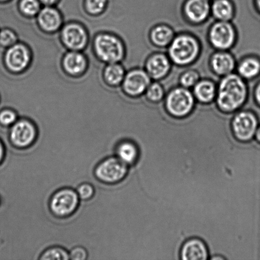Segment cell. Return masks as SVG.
<instances>
[{
    "instance_id": "obj_13",
    "label": "cell",
    "mask_w": 260,
    "mask_h": 260,
    "mask_svg": "<svg viewBox=\"0 0 260 260\" xmlns=\"http://www.w3.org/2000/svg\"><path fill=\"white\" fill-rule=\"evenodd\" d=\"M172 61L168 55L162 52L153 53L145 63V70L150 78L155 81L167 77L172 70Z\"/></svg>"
},
{
    "instance_id": "obj_41",
    "label": "cell",
    "mask_w": 260,
    "mask_h": 260,
    "mask_svg": "<svg viewBox=\"0 0 260 260\" xmlns=\"http://www.w3.org/2000/svg\"><path fill=\"white\" fill-rule=\"evenodd\" d=\"M209 1H210V0H209ZM213 1H214V0H213Z\"/></svg>"
},
{
    "instance_id": "obj_5",
    "label": "cell",
    "mask_w": 260,
    "mask_h": 260,
    "mask_svg": "<svg viewBox=\"0 0 260 260\" xmlns=\"http://www.w3.org/2000/svg\"><path fill=\"white\" fill-rule=\"evenodd\" d=\"M259 124L258 114L246 109L234 113L231 126L237 139L241 142H249L254 139Z\"/></svg>"
},
{
    "instance_id": "obj_24",
    "label": "cell",
    "mask_w": 260,
    "mask_h": 260,
    "mask_svg": "<svg viewBox=\"0 0 260 260\" xmlns=\"http://www.w3.org/2000/svg\"><path fill=\"white\" fill-rule=\"evenodd\" d=\"M234 13V6L230 0H214L211 6V14L219 21H231Z\"/></svg>"
},
{
    "instance_id": "obj_22",
    "label": "cell",
    "mask_w": 260,
    "mask_h": 260,
    "mask_svg": "<svg viewBox=\"0 0 260 260\" xmlns=\"http://www.w3.org/2000/svg\"><path fill=\"white\" fill-rule=\"evenodd\" d=\"M117 157L128 167H132L139 159V148L134 142L129 140H123L116 149Z\"/></svg>"
},
{
    "instance_id": "obj_4",
    "label": "cell",
    "mask_w": 260,
    "mask_h": 260,
    "mask_svg": "<svg viewBox=\"0 0 260 260\" xmlns=\"http://www.w3.org/2000/svg\"><path fill=\"white\" fill-rule=\"evenodd\" d=\"M196 101L192 91L180 86L172 88L168 92L163 104L171 116L182 119L192 113L196 106Z\"/></svg>"
},
{
    "instance_id": "obj_26",
    "label": "cell",
    "mask_w": 260,
    "mask_h": 260,
    "mask_svg": "<svg viewBox=\"0 0 260 260\" xmlns=\"http://www.w3.org/2000/svg\"><path fill=\"white\" fill-rule=\"evenodd\" d=\"M19 9L20 13L25 17H37L42 9V4L39 0H20Z\"/></svg>"
},
{
    "instance_id": "obj_35",
    "label": "cell",
    "mask_w": 260,
    "mask_h": 260,
    "mask_svg": "<svg viewBox=\"0 0 260 260\" xmlns=\"http://www.w3.org/2000/svg\"><path fill=\"white\" fill-rule=\"evenodd\" d=\"M39 1L45 6H53L58 0H39Z\"/></svg>"
},
{
    "instance_id": "obj_23",
    "label": "cell",
    "mask_w": 260,
    "mask_h": 260,
    "mask_svg": "<svg viewBox=\"0 0 260 260\" xmlns=\"http://www.w3.org/2000/svg\"><path fill=\"white\" fill-rule=\"evenodd\" d=\"M125 75V69L120 62L108 63L103 72L104 81L113 87L121 85Z\"/></svg>"
},
{
    "instance_id": "obj_18",
    "label": "cell",
    "mask_w": 260,
    "mask_h": 260,
    "mask_svg": "<svg viewBox=\"0 0 260 260\" xmlns=\"http://www.w3.org/2000/svg\"><path fill=\"white\" fill-rule=\"evenodd\" d=\"M88 61L81 51L70 50L63 56L62 66L63 71L68 75L78 76L85 72Z\"/></svg>"
},
{
    "instance_id": "obj_2",
    "label": "cell",
    "mask_w": 260,
    "mask_h": 260,
    "mask_svg": "<svg viewBox=\"0 0 260 260\" xmlns=\"http://www.w3.org/2000/svg\"><path fill=\"white\" fill-rule=\"evenodd\" d=\"M201 45L197 38L187 33L175 36L168 47V56L173 63L178 67L192 64L198 59Z\"/></svg>"
},
{
    "instance_id": "obj_28",
    "label": "cell",
    "mask_w": 260,
    "mask_h": 260,
    "mask_svg": "<svg viewBox=\"0 0 260 260\" xmlns=\"http://www.w3.org/2000/svg\"><path fill=\"white\" fill-rule=\"evenodd\" d=\"M19 37L14 30L9 27L0 29V47L8 48L18 42Z\"/></svg>"
},
{
    "instance_id": "obj_25",
    "label": "cell",
    "mask_w": 260,
    "mask_h": 260,
    "mask_svg": "<svg viewBox=\"0 0 260 260\" xmlns=\"http://www.w3.org/2000/svg\"><path fill=\"white\" fill-rule=\"evenodd\" d=\"M145 98L149 103L153 104L162 103L165 98L164 86L158 81L150 83L145 91Z\"/></svg>"
},
{
    "instance_id": "obj_40",
    "label": "cell",
    "mask_w": 260,
    "mask_h": 260,
    "mask_svg": "<svg viewBox=\"0 0 260 260\" xmlns=\"http://www.w3.org/2000/svg\"><path fill=\"white\" fill-rule=\"evenodd\" d=\"M209 260H216V259H209ZM217 260H222V259H217Z\"/></svg>"
},
{
    "instance_id": "obj_30",
    "label": "cell",
    "mask_w": 260,
    "mask_h": 260,
    "mask_svg": "<svg viewBox=\"0 0 260 260\" xmlns=\"http://www.w3.org/2000/svg\"><path fill=\"white\" fill-rule=\"evenodd\" d=\"M70 259V254L64 249L53 248L45 251L40 257L42 260H68Z\"/></svg>"
},
{
    "instance_id": "obj_17",
    "label": "cell",
    "mask_w": 260,
    "mask_h": 260,
    "mask_svg": "<svg viewBox=\"0 0 260 260\" xmlns=\"http://www.w3.org/2000/svg\"><path fill=\"white\" fill-rule=\"evenodd\" d=\"M210 68L218 76H225L233 73L236 67L235 57L228 51L218 50L210 58Z\"/></svg>"
},
{
    "instance_id": "obj_21",
    "label": "cell",
    "mask_w": 260,
    "mask_h": 260,
    "mask_svg": "<svg viewBox=\"0 0 260 260\" xmlns=\"http://www.w3.org/2000/svg\"><path fill=\"white\" fill-rule=\"evenodd\" d=\"M238 75L245 80H253L260 76V58L258 56H247L238 66Z\"/></svg>"
},
{
    "instance_id": "obj_31",
    "label": "cell",
    "mask_w": 260,
    "mask_h": 260,
    "mask_svg": "<svg viewBox=\"0 0 260 260\" xmlns=\"http://www.w3.org/2000/svg\"><path fill=\"white\" fill-rule=\"evenodd\" d=\"M17 121V114L10 108H4L0 111V124L3 126L13 125Z\"/></svg>"
},
{
    "instance_id": "obj_36",
    "label": "cell",
    "mask_w": 260,
    "mask_h": 260,
    "mask_svg": "<svg viewBox=\"0 0 260 260\" xmlns=\"http://www.w3.org/2000/svg\"><path fill=\"white\" fill-rule=\"evenodd\" d=\"M254 4L256 12L260 15V0H254Z\"/></svg>"
},
{
    "instance_id": "obj_15",
    "label": "cell",
    "mask_w": 260,
    "mask_h": 260,
    "mask_svg": "<svg viewBox=\"0 0 260 260\" xmlns=\"http://www.w3.org/2000/svg\"><path fill=\"white\" fill-rule=\"evenodd\" d=\"M37 23L41 29L46 32L53 33L62 27L63 18L59 10L53 6L42 8L37 16Z\"/></svg>"
},
{
    "instance_id": "obj_11",
    "label": "cell",
    "mask_w": 260,
    "mask_h": 260,
    "mask_svg": "<svg viewBox=\"0 0 260 260\" xmlns=\"http://www.w3.org/2000/svg\"><path fill=\"white\" fill-rule=\"evenodd\" d=\"M78 204V193L70 188H64L53 196L50 201V209L55 215L66 216L74 213Z\"/></svg>"
},
{
    "instance_id": "obj_27",
    "label": "cell",
    "mask_w": 260,
    "mask_h": 260,
    "mask_svg": "<svg viewBox=\"0 0 260 260\" xmlns=\"http://www.w3.org/2000/svg\"><path fill=\"white\" fill-rule=\"evenodd\" d=\"M200 80V75L198 71L193 70H188L182 73L179 78V83L181 86L190 89L194 86Z\"/></svg>"
},
{
    "instance_id": "obj_12",
    "label": "cell",
    "mask_w": 260,
    "mask_h": 260,
    "mask_svg": "<svg viewBox=\"0 0 260 260\" xmlns=\"http://www.w3.org/2000/svg\"><path fill=\"white\" fill-rule=\"evenodd\" d=\"M37 136L35 124L28 119H21L13 124L10 137L15 146L25 148L34 142Z\"/></svg>"
},
{
    "instance_id": "obj_3",
    "label": "cell",
    "mask_w": 260,
    "mask_h": 260,
    "mask_svg": "<svg viewBox=\"0 0 260 260\" xmlns=\"http://www.w3.org/2000/svg\"><path fill=\"white\" fill-rule=\"evenodd\" d=\"M94 53L104 63L121 62L126 55V48L120 38L110 32H101L94 38Z\"/></svg>"
},
{
    "instance_id": "obj_32",
    "label": "cell",
    "mask_w": 260,
    "mask_h": 260,
    "mask_svg": "<svg viewBox=\"0 0 260 260\" xmlns=\"http://www.w3.org/2000/svg\"><path fill=\"white\" fill-rule=\"evenodd\" d=\"M77 193L79 198H80L81 200H90L93 196L94 188L93 186L89 183H83L78 188Z\"/></svg>"
},
{
    "instance_id": "obj_34",
    "label": "cell",
    "mask_w": 260,
    "mask_h": 260,
    "mask_svg": "<svg viewBox=\"0 0 260 260\" xmlns=\"http://www.w3.org/2000/svg\"><path fill=\"white\" fill-rule=\"evenodd\" d=\"M253 98L254 103L260 109V81L254 86L253 91Z\"/></svg>"
},
{
    "instance_id": "obj_19",
    "label": "cell",
    "mask_w": 260,
    "mask_h": 260,
    "mask_svg": "<svg viewBox=\"0 0 260 260\" xmlns=\"http://www.w3.org/2000/svg\"><path fill=\"white\" fill-rule=\"evenodd\" d=\"M217 86L214 81L203 80L198 81L193 88V95L199 104L208 105L215 101Z\"/></svg>"
},
{
    "instance_id": "obj_8",
    "label": "cell",
    "mask_w": 260,
    "mask_h": 260,
    "mask_svg": "<svg viewBox=\"0 0 260 260\" xmlns=\"http://www.w3.org/2000/svg\"><path fill=\"white\" fill-rule=\"evenodd\" d=\"M60 40L69 50L82 51L87 47L89 35L83 25L78 22H69L61 27Z\"/></svg>"
},
{
    "instance_id": "obj_9",
    "label": "cell",
    "mask_w": 260,
    "mask_h": 260,
    "mask_svg": "<svg viewBox=\"0 0 260 260\" xmlns=\"http://www.w3.org/2000/svg\"><path fill=\"white\" fill-rule=\"evenodd\" d=\"M152 79L146 71L141 68H134L126 73L122 88L129 98H140L145 94Z\"/></svg>"
},
{
    "instance_id": "obj_38",
    "label": "cell",
    "mask_w": 260,
    "mask_h": 260,
    "mask_svg": "<svg viewBox=\"0 0 260 260\" xmlns=\"http://www.w3.org/2000/svg\"><path fill=\"white\" fill-rule=\"evenodd\" d=\"M4 147H3L2 143L0 142V162L2 161L3 157H4Z\"/></svg>"
},
{
    "instance_id": "obj_10",
    "label": "cell",
    "mask_w": 260,
    "mask_h": 260,
    "mask_svg": "<svg viewBox=\"0 0 260 260\" xmlns=\"http://www.w3.org/2000/svg\"><path fill=\"white\" fill-rule=\"evenodd\" d=\"M128 171V166L118 157H109L98 166L95 175L98 179L104 182L114 183L125 178Z\"/></svg>"
},
{
    "instance_id": "obj_39",
    "label": "cell",
    "mask_w": 260,
    "mask_h": 260,
    "mask_svg": "<svg viewBox=\"0 0 260 260\" xmlns=\"http://www.w3.org/2000/svg\"><path fill=\"white\" fill-rule=\"evenodd\" d=\"M9 1L10 0H0V4H5V3Z\"/></svg>"
},
{
    "instance_id": "obj_1",
    "label": "cell",
    "mask_w": 260,
    "mask_h": 260,
    "mask_svg": "<svg viewBox=\"0 0 260 260\" xmlns=\"http://www.w3.org/2000/svg\"><path fill=\"white\" fill-rule=\"evenodd\" d=\"M249 88L246 80L238 74L223 76L217 87L215 105L225 114H234L248 101Z\"/></svg>"
},
{
    "instance_id": "obj_33",
    "label": "cell",
    "mask_w": 260,
    "mask_h": 260,
    "mask_svg": "<svg viewBox=\"0 0 260 260\" xmlns=\"http://www.w3.org/2000/svg\"><path fill=\"white\" fill-rule=\"evenodd\" d=\"M70 257L73 260H85L87 258V253L85 249L78 247L71 251Z\"/></svg>"
},
{
    "instance_id": "obj_20",
    "label": "cell",
    "mask_w": 260,
    "mask_h": 260,
    "mask_svg": "<svg viewBox=\"0 0 260 260\" xmlns=\"http://www.w3.org/2000/svg\"><path fill=\"white\" fill-rule=\"evenodd\" d=\"M175 37V31L169 25L160 24L152 27L149 32V40L154 47H168Z\"/></svg>"
},
{
    "instance_id": "obj_6",
    "label": "cell",
    "mask_w": 260,
    "mask_h": 260,
    "mask_svg": "<svg viewBox=\"0 0 260 260\" xmlns=\"http://www.w3.org/2000/svg\"><path fill=\"white\" fill-rule=\"evenodd\" d=\"M31 52L29 47L17 42L6 48L3 57L5 68L11 73L24 72L29 67L31 61Z\"/></svg>"
},
{
    "instance_id": "obj_29",
    "label": "cell",
    "mask_w": 260,
    "mask_h": 260,
    "mask_svg": "<svg viewBox=\"0 0 260 260\" xmlns=\"http://www.w3.org/2000/svg\"><path fill=\"white\" fill-rule=\"evenodd\" d=\"M108 0H85L86 11L91 15H98L106 9Z\"/></svg>"
},
{
    "instance_id": "obj_16",
    "label": "cell",
    "mask_w": 260,
    "mask_h": 260,
    "mask_svg": "<svg viewBox=\"0 0 260 260\" xmlns=\"http://www.w3.org/2000/svg\"><path fill=\"white\" fill-rule=\"evenodd\" d=\"M209 258L210 251L201 239H188L181 248L180 260H208Z\"/></svg>"
},
{
    "instance_id": "obj_7",
    "label": "cell",
    "mask_w": 260,
    "mask_h": 260,
    "mask_svg": "<svg viewBox=\"0 0 260 260\" xmlns=\"http://www.w3.org/2000/svg\"><path fill=\"white\" fill-rule=\"evenodd\" d=\"M237 32L230 21H219L211 25L208 40L211 46L218 50L228 51L236 42Z\"/></svg>"
},
{
    "instance_id": "obj_37",
    "label": "cell",
    "mask_w": 260,
    "mask_h": 260,
    "mask_svg": "<svg viewBox=\"0 0 260 260\" xmlns=\"http://www.w3.org/2000/svg\"><path fill=\"white\" fill-rule=\"evenodd\" d=\"M254 139H255L257 140V141L260 143V124L258 129H257L256 130L255 136H254Z\"/></svg>"
},
{
    "instance_id": "obj_14",
    "label": "cell",
    "mask_w": 260,
    "mask_h": 260,
    "mask_svg": "<svg viewBox=\"0 0 260 260\" xmlns=\"http://www.w3.org/2000/svg\"><path fill=\"white\" fill-rule=\"evenodd\" d=\"M183 15L193 24H201L208 19L211 14L209 0H187L183 6Z\"/></svg>"
}]
</instances>
